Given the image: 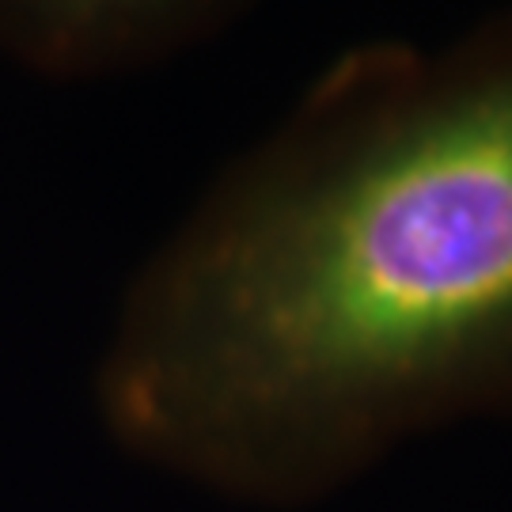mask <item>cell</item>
Masks as SVG:
<instances>
[{
	"mask_svg": "<svg viewBox=\"0 0 512 512\" xmlns=\"http://www.w3.org/2000/svg\"><path fill=\"white\" fill-rule=\"evenodd\" d=\"M99 403L133 456L274 509L512 414V4L334 57L133 277Z\"/></svg>",
	"mask_w": 512,
	"mask_h": 512,
	"instance_id": "6da1fadb",
	"label": "cell"
},
{
	"mask_svg": "<svg viewBox=\"0 0 512 512\" xmlns=\"http://www.w3.org/2000/svg\"><path fill=\"white\" fill-rule=\"evenodd\" d=\"M258 0H0V57L54 84L156 69L224 35Z\"/></svg>",
	"mask_w": 512,
	"mask_h": 512,
	"instance_id": "7a4b0ae2",
	"label": "cell"
}]
</instances>
